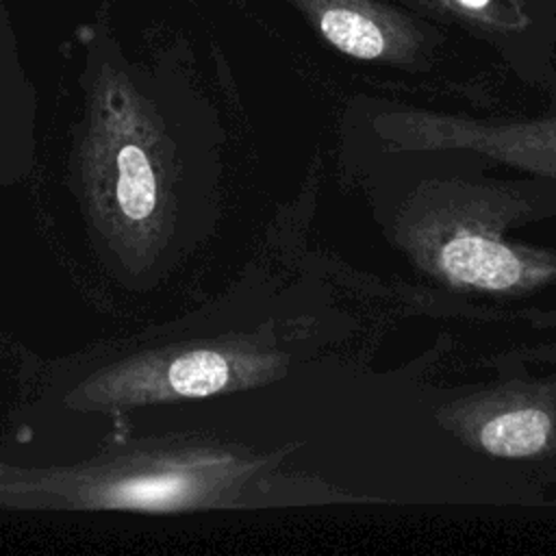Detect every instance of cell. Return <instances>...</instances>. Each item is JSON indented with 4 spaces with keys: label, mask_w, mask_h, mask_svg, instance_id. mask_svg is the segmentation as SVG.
Instances as JSON below:
<instances>
[{
    "label": "cell",
    "mask_w": 556,
    "mask_h": 556,
    "mask_svg": "<svg viewBox=\"0 0 556 556\" xmlns=\"http://www.w3.org/2000/svg\"><path fill=\"white\" fill-rule=\"evenodd\" d=\"M85 213L130 271L148 269L165 241L172 187L159 128L126 96L102 102L74 152Z\"/></svg>",
    "instance_id": "6da1fadb"
},
{
    "label": "cell",
    "mask_w": 556,
    "mask_h": 556,
    "mask_svg": "<svg viewBox=\"0 0 556 556\" xmlns=\"http://www.w3.org/2000/svg\"><path fill=\"white\" fill-rule=\"evenodd\" d=\"M224 467V458L206 452L148 443L72 465L0 460V506L176 513L211 500Z\"/></svg>",
    "instance_id": "7a4b0ae2"
},
{
    "label": "cell",
    "mask_w": 556,
    "mask_h": 556,
    "mask_svg": "<svg viewBox=\"0 0 556 556\" xmlns=\"http://www.w3.org/2000/svg\"><path fill=\"white\" fill-rule=\"evenodd\" d=\"M348 56L376 61L410 46L415 30L406 15L376 0H291Z\"/></svg>",
    "instance_id": "3957f363"
},
{
    "label": "cell",
    "mask_w": 556,
    "mask_h": 556,
    "mask_svg": "<svg viewBox=\"0 0 556 556\" xmlns=\"http://www.w3.org/2000/svg\"><path fill=\"white\" fill-rule=\"evenodd\" d=\"M443 271L465 285L504 291L519 282L521 261L504 243L473 232H458L439 252Z\"/></svg>",
    "instance_id": "277c9868"
},
{
    "label": "cell",
    "mask_w": 556,
    "mask_h": 556,
    "mask_svg": "<svg viewBox=\"0 0 556 556\" xmlns=\"http://www.w3.org/2000/svg\"><path fill=\"white\" fill-rule=\"evenodd\" d=\"M549 434V417L539 408H519L502 413L480 430L482 447L493 456H530L536 454Z\"/></svg>",
    "instance_id": "5b68a950"
},
{
    "label": "cell",
    "mask_w": 556,
    "mask_h": 556,
    "mask_svg": "<svg viewBox=\"0 0 556 556\" xmlns=\"http://www.w3.org/2000/svg\"><path fill=\"white\" fill-rule=\"evenodd\" d=\"M452 11H458L467 17L493 22L497 17V0H434Z\"/></svg>",
    "instance_id": "8992f818"
}]
</instances>
